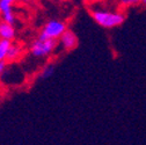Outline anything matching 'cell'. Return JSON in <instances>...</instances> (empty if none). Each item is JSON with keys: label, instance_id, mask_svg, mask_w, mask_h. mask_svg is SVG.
<instances>
[{"label": "cell", "instance_id": "6da1fadb", "mask_svg": "<svg viewBox=\"0 0 146 145\" xmlns=\"http://www.w3.org/2000/svg\"><path fill=\"white\" fill-rule=\"evenodd\" d=\"M88 12L94 22L104 29L117 28L126 20V12L116 6L113 0L88 6Z\"/></svg>", "mask_w": 146, "mask_h": 145}, {"label": "cell", "instance_id": "7a4b0ae2", "mask_svg": "<svg viewBox=\"0 0 146 145\" xmlns=\"http://www.w3.org/2000/svg\"><path fill=\"white\" fill-rule=\"evenodd\" d=\"M58 48V41L44 39L38 35L30 42L28 47V52L31 57L36 59H48L56 53Z\"/></svg>", "mask_w": 146, "mask_h": 145}, {"label": "cell", "instance_id": "3957f363", "mask_svg": "<svg viewBox=\"0 0 146 145\" xmlns=\"http://www.w3.org/2000/svg\"><path fill=\"white\" fill-rule=\"evenodd\" d=\"M67 23L64 20L60 19H50L46 21L41 30H40V36L44 39L49 40H54V41H59V39L63 36V34L67 30Z\"/></svg>", "mask_w": 146, "mask_h": 145}, {"label": "cell", "instance_id": "277c9868", "mask_svg": "<svg viewBox=\"0 0 146 145\" xmlns=\"http://www.w3.org/2000/svg\"><path fill=\"white\" fill-rule=\"evenodd\" d=\"M17 20L15 12V3L12 0H0V21L15 25Z\"/></svg>", "mask_w": 146, "mask_h": 145}, {"label": "cell", "instance_id": "5b68a950", "mask_svg": "<svg viewBox=\"0 0 146 145\" xmlns=\"http://www.w3.org/2000/svg\"><path fill=\"white\" fill-rule=\"evenodd\" d=\"M78 43H79V40L77 37V35L71 29H67L58 41L59 48H62L64 51L74 50L78 47Z\"/></svg>", "mask_w": 146, "mask_h": 145}, {"label": "cell", "instance_id": "8992f818", "mask_svg": "<svg viewBox=\"0 0 146 145\" xmlns=\"http://www.w3.org/2000/svg\"><path fill=\"white\" fill-rule=\"evenodd\" d=\"M26 53V48L22 43L20 42H12L9 51H8V56H7V63H15L19 62L20 59L23 58Z\"/></svg>", "mask_w": 146, "mask_h": 145}, {"label": "cell", "instance_id": "52a82bcc", "mask_svg": "<svg viewBox=\"0 0 146 145\" xmlns=\"http://www.w3.org/2000/svg\"><path fill=\"white\" fill-rule=\"evenodd\" d=\"M16 28L14 25L0 21V40L14 42L16 39Z\"/></svg>", "mask_w": 146, "mask_h": 145}, {"label": "cell", "instance_id": "ba28073f", "mask_svg": "<svg viewBox=\"0 0 146 145\" xmlns=\"http://www.w3.org/2000/svg\"><path fill=\"white\" fill-rule=\"evenodd\" d=\"M116 6H118L121 9L125 11L127 13V11L133 9V8H138L141 7V0H113Z\"/></svg>", "mask_w": 146, "mask_h": 145}, {"label": "cell", "instance_id": "9c48e42d", "mask_svg": "<svg viewBox=\"0 0 146 145\" xmlns=\"http://www.w3.org/2000/svg\"><path fill=\"white\" fill-rule=\"evenodd\" d=\"M53 73H54V64H53V63H46V64L41 69V71H40L38 79L45 80V79L50 78Z\"/></svg>", "mask_w": 146, "mask_h": 145}, {"label": "cell", "instance_id": "30bf717a", "mask_svg": "<svg viewBox=\"0 0 146 145\" xmlns=\"http://www.w3.org/2000/svg\"><path fill=\"white\" fill-rule=\"evenodd\" d=\"M12 42L6 40H0V62H7L8 51Z\"/></svg>", "mask_w": 146, "mask_h": 145}, {"label": "cell", "instance_id": "8fae6325", "mask_svg": "<svg viewBox=\"0 0 146 145\" xmlns=\"http://www.w3.org/2000/svg\"><path fill=\"white\" fill-rule=\"evenodd\" d=\"M8 67V63L7 62H0V78L4 77V74L6 73Z\"/></svg>", "mask_w": 146, "mask_h": 145}, {"label": "cell", "instance_id": "7c38bea8", "mask_svg": "<svg viewBox=\"0 0 146 145\" xmlns=\"http://www.w3.org/2000/svg\"><path fill=\"white\" fill-rule=\"evenodd\" d=\"M106 1H109V0H84V3L87 6H92V5L100 4V3H106Z\"/></svg>", "mask_w": 146, "mask_h": 145}, {"label": "cell", "instance_id": "4fadbf2b", "mask_svg": "<svg viewBox=\"0 0 146 145\" xmlns=\"http://www.w3.org/2000/svg\"><path fill=\"white\" fill-rule=\"evenodd\" d=\"M36 1H37V0H20V3L23 5H30V4H34Z\"/></svg>", "mask_w": 146, "mask_h": 145}, {"label": "cell", "instance_id": "5bb4252c", "mask_svg": "<svg viewBox=\"0 0 146 145\" xmlns=\"http://www.w3.org/2000/svg\"><path fill=\"white\" fill-rule=\"evenodd\" d=\"M50 3H65V1H68V0H48Z\"/></svg>", "mask_w": 146, "mask_h": 145}, {"label": "cell", "instance_id": "9a60e30c", "mask_svg": "<svg viewBox=\"0 0 146 145\" xmlns=\"http://www.w3.org/2000/svg\"><path fill=\"white\" fill-rule=\"evenodd\" d=\"M141 7L146 8V0H141Z\"/></svg>", "mask_w": 146, "mask_h": 145}, {"label": "cell", "instance_id": "2e32d148", "mask_svg": "<svg viewBox=\"0 0 146 145\" xmlns=\"http://www.w3.org/2000/svg\"><path fill=\"white\" fill-rule=\"evenodd\" d=\"M13 3H15V4H17V3H20V0H12Z\"/></svg>", "mask_w": 146, "mask_h": 145}]
</instances>
